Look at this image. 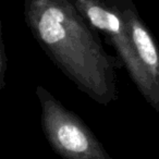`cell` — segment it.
I'll return each instance as SVG.
<instances>
[{"instance_id":"277c9868","label":"cell","mask_w":159,"mask_h":159,"mask_svg":"<svg viewBox=\"0 0 159 159\" xmlns=\"http://www.w3.org/2000/svg\"><path fill=\"white\" fill-rule=\"evenodd\" d=\"M122 19L139 61L152 82L159 113V46L133 0H107Z\"/></svg>"},{"instance_id":"7a4b0ae2","label":"cell","mask_w":159,"mask_h":159,"mask_svg":"<svg viewBox=\"0 0 159 159\" xmlns=\"http://www.w3.org/2000/svg\"><path fill=\"white\" fill-rule=\"evenodd\" d=\"M42 130L51 149L62 159H113L87 124L47 89L38 85Z\"/></svg>"},{"instance_id":"3957f363","label":"cell","mask_w":159,"mask_h":159,"mask_svg":"<svg viewBox=\"0 0 159 159\" xmlns=\"http://www.w3.org/2000/svg\"><path fill=\"white\" fill-rule=\"evenodd\" d=\"M84 18L104 34L106 42L116 49L123 66L136 89L154 110L157 108V99L152 82L145 72L122 19L107 0H73Z\"/></svg>"},{"instance_id":"5b68a950","label":"cell","mask_w":159,"mask_h":159,"mask_svg":"<svg viewBox=\"0 0 159 159\" xmlns=\"http://www.w3.org/2000/svg\"><path fill=\"white\" fill-rule=\"evenodd\" d=\"M8 62H9V58H8L7 53H6L3 34H2V30H1L0 31V89H5L6 73L8 71Z\"/></svg>"},{"instance_id":"6da1fadb","label":"cell","mask_w":159,"mask_h":159,"mask_svg":"<svg viewBox=\"0 0 159 159\" xmlns=\"http://www.w3.org/2000/svg\"><path fill=\"white\" fill-rule=\"evenodd\" d=\"M25 23L50 61L102 106L118 99L120 58L105 49L99 32L73 0H23Z\"/></svg>"}]
</instances>
